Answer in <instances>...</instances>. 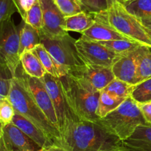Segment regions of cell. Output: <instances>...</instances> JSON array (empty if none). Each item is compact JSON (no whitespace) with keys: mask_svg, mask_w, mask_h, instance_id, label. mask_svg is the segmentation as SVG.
<instances>
[{"mask_svg":"<svg viewBox=\"0 0 151 151\" xmlns=\"http://www.w3.org/2000/svg\"><path fill=\"white\" fill-rule=\"evenodd\" d=\"M62 145L71 151H109L122 145V142L97 122L77 121L61 134Z\"/></svg>","mask_w":151,"mask_h":151,"instance_id":"6da1fadb","label":"cell"},{"mask_svg":"<svg viewBox=\"0 0 151 151\" xmlns=\"http://www.w3.org/2000/svg\"><path fill=\"white\" fill-rule=\"evenodd\" d=\"M8 99L13 104L16 113L33 123L54 143L61 144L62 136L60 130L52 124L37 105L19 68L12 80Z\"/></svg>","mask_w":151,"mask_h":151,"instance_id":"7a4b0ae2","label":"cell"},{"mask_svg":"<svg viewBox=\"0 0 151 151\" xmlns=\"http://www.w3.org/2000/svg\"><path fill=\"white\" fill-rule=\"evenodd\" d=\"M59 78L66 101L77 118L80 121L97 122L100 119L97 110L101 91L73 74Z\"/></svg>","mask_w":151,"mask_h":151,"instance_id":"3957f363","label":"cell"},{"mask_svg":"<svg viewBox=\"0 0 151 151\" xmlns=\"http://www.w3.org/2000/svg\"><path fill=\"white\" fill-rule=\"evenodd\" d=\"M97 122L122 142L131 136L139 126L147 124L139 103L131 97Z\"/></svg>","mask_w":151,"mask_h":151,"instance_id":"277c9868","label":"cell"},{"mask_svg":"<svg viewBox=\"0 0 151 151\" xmlns=\"http://www.w3.org/2000/svg\"><path fill=\"white\" fill-rule=\"evenodd\" d=\"M101 14L110 26L125 38L151 48V37L146 28L126 10L122 2L114 1L109 10Z\"/></svg>","mask_w":151,"mask_h":151,"instance_id":"5b68a950","label":"cell"},{"mask_svg":"<svg viewBox=\"0 0 151 151\" xmlns=\"http://www.w3.org/2000/svg\"><path fill=\"white\" fill-rule=\"evenodd\" d=\"M40 35L41 44L52 57L60 78L73 73L84 63L75 47L76 39L69 34L53 38L41 33Z\"/></svg>","mask_w":151,"mask_h":151,"instance_id":"8992f818","label":"cell"},{"mask_svg":"<svg viewBox=\"0 0 151 151\" xmlns=\"http://www.w3.org/2000/svg\"><path fill=\"white\" fill-rule=\"evenodd\" d=\"M20 26L13 19L0 25V65L8 68L13 76L17 72L20 61Z\"/></svg>","mask_w":151,"mask_h":151,"instance_id":"52a82bcc","label":"cell"},{"mask_svg":"<svg viewBox=\"0 0 151 151\" xmlns=\"http://www.w3.org/2000/svg\"><path fill=\"white\" fill-rule=\"evenodd\" d=\"M42 80L54 105L59 130L62 134L69 124L79 121V119L73 113L66 101L60 78L46 73Z\"/></svg>","mask_w":151,"mask_h":151,"instance_id":"ba28073f","label":"cell"},{"mask_svg":"<svg viewBox=\"0 0 151 151\" xmlns=\"http://www.w3.org/2000/svg\"><path fill=\"white\" fill-rule=\"evenodd\" d=\"M78 53L84 63L111 68L122 55L115 53L99 41L81 37L75 41Z\"/></svg>","mask_w":151,"mask_h":151,"instance_id":"9c48e42d","label":"cell"},{"mask_svg":"<svg viewBox=\"0 0 151 151\" xmlns=\"http://www.w3.org/2000/svg\"><path fill=\"white\" fill-rule=\"evenodd\" d=\"M19 69L23 76L24 79L26 81L31 94L33 96L34 99L36 102L41 110L43 111L48 119L51 121L52 124L55 126L59 130L58 122L57 115L55 110L52 99L46 89L45 84L43 81L42 78H32L29 76L27 75L23 70L22 65H19Z\"/></svg>","mask_w":151,"mask_h":151,"instance_id":"30bf717a","label":"cell"},{"mask_svg":"<svg viewBox=\"0 0 151 151\" xmlns=\"http://www.w3.org/2000/svg\"><path fill=\"white\" fill-rule=\"evenodd\" d=\"M43 12V25L40 33L48 37H60L69 34L64 29L65 16L53 0H39Z\"/></svg>","mask_w":151,"mask_h":151,"instance_id":"8fae6325","label":"cell"},{"mask_svg":"<svg viewBox=\"0 0 151 151\" xmlns=\"http://www.w3.org/2000/svg\"><path fill=\"white\" fill-rule=\"evenodd\" d=\"M71 74L83 78L100 91L103 90L115 78L111 68L87 63L83 64Z\"/></svg>","mask_w":151,"mask_h":151,"instance_id":"7c38bea8","label":"cell"},{"mask_svg":"<svg viewBox=\"0 0 151 151\" xmlns=\"http://www.w3.org/2000/svg\"><path fill=\"white\" fill-rule=\"evenodd\" d=\"M0 139L10 151H41L42 148L13 124L1 127Z\"/></svg>","mask_w":151,"mask_h":151,"instance_id":"4fadbf2b","label":"cell"},{"mask_svg":"<svg viewBox=\"0 0 151 151\" xmlns=\"http://www.w3.org/2000/svg\"><path fill=\"white\" fill-rule=\"evenodd\" d=\"M139 47L133 51L121 56L112 65L111 70L115 78L132 85H136L137 84V68Z\"/></svg>","mask_w":151,"mask_h":151,"instance_id":"5bb4252c","label":"cell"},{"mask_svg":"<svg viewBox=\"0 0 151 151\" xmlns=\"http://www.w3.org/2000/svg\"><path fill=\"white\" fill-rule=\"evenodd\" d=\"M94 15L96 22L91 28L81 33V37L95 41H108L116 39H128L124 36L117 32L114 28L110 26L103 19L101 13Z\"/></svg>","mask_w":151,"mask_h":151,"instance_id":"9a60e30c","label":"cell"},{"mask_svg":"<svg viewBox=\"0 0 151 151\" xmlns=\"http://www.w3.org/2000/svg\"><path fill=\"white\" fill-rule=\"evenodd\" d=\"M12 124L19 127L23 133L29 136L42 149L47 148L54 144V142L40 130L33 123L29 121L20 114L16 113Z\"/></svg>","mask_w":151,"mask_h":151,"instance_id":"2e32d148","label":"cell"},{"mask_svg":"<svg viewBox=\"0 0 151 151\" xmlns=\"http://www.w3.org/2000/svg\"><path fill=\"white\" fill-rule=\"evenodd\" d=\"M122 146L131 151H151V124L139 126L131 136L122 141Z\"/></svg>","mask_w":151,"mask_h":151,"instance_id":"e0dca14e","label":"cell"},{"mask_svg":"<svg viewBox=\"0 0 151 151\" xmlns=\"http://www.w3.org/2000/svg\"><path fill=\"white\" fill-rule=\"evenodd\" d=\"M122 3L146 28H151V0H127Z\"/></svg>","mask_w":151,"mask_h":151,"instance_id":"ac0fdd59","label":"cell"},{"mask_svg":"<svg viewBox=\"0 0 151 151\" xmlns=\"http://www.w3.org/2000/svg\"><path fill=\"white\" fill-rule=\"evenodd\" d=\"M96 22L94 14L82 11L72 16H66L64 21V29L69 32H78L83 33L91 28Z\"/></svg>","mask_w":151,"mask_h":151,"instance_id":"d6986e66","label":"cell"},{"mask_svg":"<svg viewBox=\"0 0 151 151\" xmlns=\"http://www.w3.org/2000/svg\"><path fill=\"white\" fill-rule=\"evenodd\" d=\"M21 65L27 75L32 78H42L46 73V70L38 56L32 50H27L20 56Z\"/></svg>","mask_w":151,"mask_h":151,"instance_id":"ffe728a7","label":"cell"},{"mask_svg":"<svg viewBox=\"0 0 151 151\" xmlns=\"http://www.w3.org/2000/svg\"><path fill=\"white\" fill-rule=\"evenodd\" d=\"M40 44L41 41L39 31L22 21L20 30V56L27 50H32Z\"/></svg>","mask_w":151,"mask_h":151,"instance_id":"44dd1931","label":"cell"},{"mask_svg":"<svg viewBox=\"0 0 151 151\" xmlns=\"http://www.w3.org/2000/svg\"><path fill=\"white\" fill-rule=\"evenodd\" d=\"M151 77V50L150 47L141 45L139 49L137 84Z\"/></svg>","mask_w":151,"mask_h":151,"instance_id":"7402d4cb","label":"cell"},{"mask_svg":"<svg viewBox=\"0 0 151 151\" xmlns=\"http://www.w3.org/2000/svg\"><path fill=\"white\" fill-rule=\"evenodd\" d=\"M125 100V99H124L114 97L103 90H101L97 115L100 117V118H103L111 112L116 110Z\"/></svg>","mask_w":151,"mask_h":151,"instance_id":"603a6c76","label":"cell"},{"mask_svg":"<svg viewBox=\"0 0 151 151\" xmlns=\"http://www.w3.org/2000/svg\"><path fill=\"white\" fill-rule=\"evenodd\" d=\"M134 86L135 85H132L115 78L103 89V90L114 97L126 99L131 97Z\"/></svg>","mask_w":151,"mask_h":151,"instance_id":"cb8c5ba5","label":"cell"},{"mask_svg":"<svg viewBox=\"0 0 151 151\" xmlns=\"http://www.w3.org/2000/svg\"><path fill=\"white\" fill-rule=\"evenodd\" d=\"M32 51L38 56L40 62H41L47 73L50 74V75L53 76L56 78H60L58 71L55 63L52 57L42 44L37 45L32 50Z\"/></svg>","mask_w":151,"mask_h":151,"instance_id":"d4e9b609","label":"cell"},{"mask_svg":"<svg viewBox=\"0 0 151 151\" xmlns=\"http://www.w3.org/2000/svg\"><path fill=\"white\" fill-rule=\"evenodd\" d=\"M83 11L90 14L106 12L114 2L112 0H77Z\"/></svg>","mask_w":151,"mask_h":151,"instance_id":"484cf974","label":"cell"},{"mask_svg":"<svg viewBox=\"0 0 151 151\" xmlns=\"http://www.w3.org/2000/svg\"><path fill=\"white\" fill-rule=\"evenodd\" d=\"M119 55H125L138 48L142 44L128 39H116L108 41H99Z\"/></svg>","mask_w":151,"mask_h":151,"instance_id":"4316f807","label":"cell"},{"mask_svg":"<svg viewBox=\"0 0 151 151\" xmlns=\"http://www.w3.org/2000/svg\"><path fill=\"white\" fill-rule=\"evenodd\" d=\"M131 98L139 104L151 102V77L134 86Z\"/></svg>","mask_w":151,"mask_h":151,"instance_id":"83f0119b","label":"cell"},{"mask_svg":"<svg viewBox=\"0 0 151 151\" xmlns=\"http://www.w3.org/2000/svg\"><path fill=\"white\" fill-rule=\"evenodd\" d=\"M24 22L29 24V25L41 32L43 25V12L39 0L35 2L32 8L28 11Z\"/></svg>","mask_w":151,"mask_h":151,"instance_id":"f1b7e54d","label":"cell"},{"mask_svg":"<svg viewBox=\"0 0 151 151\" xmlns=\"http://www.w3.org/2000/svg\"><path fill=\"white\" fill-rule=\"evenodd\" d=\"M16 114V110L8 98L0 99V123L1 127L11 124Z\"/></svg>","mask_w":151,"mask_h":151,"instance_id":"f546056e","label":"cell"},{"mask_svg":"<svg viewBox=\"0 0 151 151\" xmlns=\"http://www.w3.org/2000/svg\"><path fill=\"white\" fill-rule=\"evenodd\" d=\"M0 99L8 98L12 85V80L14 76L11 74L8 68L0 65Z\"/></svg>","mask_w":151,"mask_h":151,"instance_id":"4dcf8cb0","label":"cell"},{"mask_svg":"<svg viewBox=\"0 0 151 151\" xmlns=\"http://www.w3.org/2000/svg\"><path fill=\"white\" fill-rule=\"evenodd\" d=\"M63 16H69L83 11L77 0H53Z\"/></svg>","mask_w":151,"mask_h":151,"instance_id":"1f68e13d","label":"cell"},{"mask_svg":"<svg viewBox=\"0 0 151 151\" xmlns=\"http://www.w3.org/2000/svg\"><path fill=\"white\" fill-rule=\"evenodd\" d=\"M15 12H17L14 0H0V25L12 19Z\"/></svg>","mask_w":151,"mask_h":151,"instance_id":"d6a6232c","label":"cell"},{"mask_svg":"<svg viewBox=\"0 0 151 151\" xmlns=\"http://www.w3.org/2000/svg\"><path fill=\"white\" fill-rule=\"evenodd\" d=\"M38 0H14L17 12L20 14L22 21L25 20L28 11L32 7Z\"/></svg>","mask_w":151,"mask_h":151,"instance_id":"836d02e7","label":"cell"},{"mask_svg":"<svg viewBox=\"0 0 151 151\" xmlns=\"http://www.w3.org/2000/svg\"><path fill=\"white\" fill-rule=\"evenodd\" d=\"M146 121L151 124V102L139 104Z\"/></svg>","mask_w":151,"mask_h":151,"instance_id":"e575fe53","label":"cell"},{"mask_svg":"<svg viewBox=\"0 0 151 151\" xmlns=\"http://www.w3.org/2000/svg\"><path fill=\"white\" fill-rule=\"evenodd\" d=\"M42 151H71L69 148L63 146L62 144H58L54 143L51 146L48 147L47 148L42 149Z\"/></svg>","mask_w":151,"mask_h":151,"instance_id":"d590c367","label":"cell"},{"mask_svg":"<svg viewBox=\"0 0 151 151\" xmlns=\"http://www.w3.org/2000/svg\"><path fill=\"white\" fill-rule=\"evenodd\" d=\"M109 151H131L129 150L126 149V148L123 147L122 146L119 147H117L116 148V149H114V150H109Z\"/></svg>","mask_w":151,"mask_h":151,"instance_id":"8d00e7d4","label":"cell"},{"mask_svg":"<svg viewBox=\"0 0 151 151\" xmlns=\"http://www.w3.org/2000/svg\"><path fill=\"white\" fill-rule=\"evenodd\" d=\"M146 30H147V33H149V35H150V36L151 37V28H146Z\"/></svg>","mask_w":151,"mask_h":151,"instance_id":"74e56055","label":"cell"},{"mask_svg":"<svg viewBox=\"0 0 151 151\" xmlns=\"http://www.w3.org/2000/svg\"><path fill=\"white\" fill-rule=\"evenodd\" d=\"M112 1H120V2H121L122 0H112Z\"/></svg>","mask_w":151,"mask_h":151,"instance_id":"f35d334b","label":"cell"},{"mask_svg":"<svg viewBox=\"0 0 151 151\" xmlns=\"http://www.w3.org/2000/svg\"><path fill=\"white\" fill-rule=\"evenodd\" d=\"M127 1V0H122V1ZM122 1H121V2H122Z\"/></svg>","mask_w":151,"mask_h":151,"instance_id":"ab89813d","label":"cell"},{"mask_svg":"<svg viewBox=\"0 0 151 151\" xmlns=\"http://www.w3.org/2000/svg\"><path fill=\"white\" fill-rule=\"evenodd\" d=\"M41 151H42V150H41Z\"/></svg>","mask_w":151,"mask_h":151,"instance_id":"60d3db41","label":"cell"}]
</instances>
